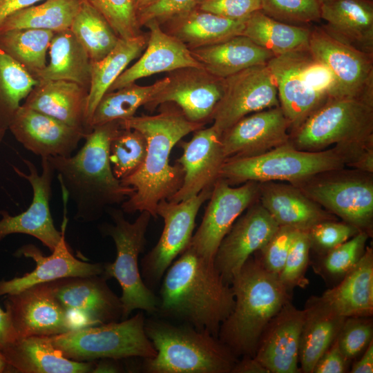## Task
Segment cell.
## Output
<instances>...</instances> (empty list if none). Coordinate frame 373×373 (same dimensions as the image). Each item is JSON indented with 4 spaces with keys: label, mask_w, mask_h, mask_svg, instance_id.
<instances>
[{
    "label": "cell",
    "mask_w": 373,
    "mask_h": 373,
    "mask_svg": "<svg viewBox=\"0 0 373 373\" xmlns=\"http://www.w3.org/2000/svg\"><path fill=\"white\" fill-rule=\"evenodd\" d=\"M14 256L32 259L36 267L21 276L0 280V296L15 294L41 283L72 276L101 275L104 271V263L84 262L72 254L66 242L65 231L60 242L48 256H44L41 250L32 244L21 246Z\"/></svg>",
    "instance_id": "d4e9b609"
},
{
    "label": "cell",
    "mask_w": 373,
    "mask_h": 373,
    "mask_svg": "<svg viewBox=\"0 0 373 373\" xmlns=\"http://www.w3.org/2000/svg\"><path fill=\"white\" fill-rule=\"evenodd\" d=\"M350 156V151L340 146L307 151L289 142L260 155L226 160L220 178L230 185L249 181L295 184L321 173L343 169Z\"/></svg>",
    "instance_id": "8992f818"
},
{
    "label": "cell",
    "mask_w": 373,
    "mask_h": 373,
    "mask_svg": "<svg viewBox=\"0 0 373 373\" xmlns=\"http://www.w3.org/2000/svg\"><path fill=\"white\" fill-rule=\"evenodd\" d=\"M146 140L137 130L121 128L111 140L109 159L116 178L121 180L136 172L146 153Z\"/></svg>",
    "instance_id": "7bdbcfd3"
},
{
    "label": "cell",
    "mask_w": 373,
    "mask_h": 373,
    "mask_svg": "<svg viewBox=\"0 0 373 373\" xmlns=\"http://www.w3.org/2000/svg\"><path fill=\"white\" fill-rule=\"evenodd\" d=\"M258 200L279 226L308 231L334 216L307 197L292 184L259 182Z\"/></svg>",
    "instance_id": "4316f807"
},
{
    "label": "cell",
    "mask_w": 373,
    "mask_h": 373,
    "mask_svg": "<svg viewBox=\"0 0 373 373\" xmlns=\"http://www.w3.org/2000/svg\"><path fill=\"white\" fill-rule=\"evenodd\" d=\"M246 19H229L195 7L160 25L164 32L193 50L242 35Z\"/></svg>",
    "instance_id": "1f68e13d"
},
{
    "label": "cell",
    "mask_w": 373,
    "mask_h": 373,
    "mask_svg": "<svg viewBox=\"0 0 373 373\" xmlns=\"http://www.w3.org/2000/svg\"><path fill=\"white\" fill-rule=\"evenodd\" d=\"M109 209L107 211L113 223L101 224L99 230L114 241L116 258L113 262L104 263L102 275L107 280L116 279L122 287V321L128 318L135 309L155 314L159 298L144 283L138 260L146 244L145 235L151 216L142 211L133 222H129L122 209Z\"/></svg>",
    "instance_id": "52a82bcc"
},
{
    "label": "cell",
    "mask_w": 373,
    "mask_h": 373,
    "mask_svg": "<svg viewBox=\"0 0 373 373\" xmlns=\"http://www.w3.org/2000/svg\"><path fill=\"white\" fill-rule=\"evenodd\" d=\"M17 338L8 312L0 307V348Z\"/></svg>",
    "instance_id": "680465c9"
},
{
    "label": "cell",
    "mask_w": 373,
    "mask_h": 373,
    "mask_svg": "<svg viewBox=\"0 0 373 373\" xmlns=\"http://www.w3.org/2000/svg\"><path fill=\"white\" fill-rule=\"evenodd\" d=\"M305 309L291 301L270 321L259 340L254 358L269 373H298Z\"/></svg>",
    "instance_id": "cb8c5ba5"
},
{
    "label": "cell",
    "mask_w": 373,
    "mask_h": 373,
    "mask_svg": "<svg viewBox=\"0 0 373 373\" xmlns=\"http://www.w3.org/2000/svg\"><path fill=\"white\" fill-rule=\"evenodd\" d=\"M0 350L14 372L88 373L93 372L96 362H78L66 358L47 336L17 338Z\"/></svg>",
    "instance_id": "83f0119b"
},
{
    "label": "cell",
    "mask_w": 373,
    "mask_h": 373,
    "mask_svg": "<svg viewBox=\"0 0 373 373\" xmlns=\"http://www.w3.org/2000/svg\"><path fill=\"white\" fill-rule=\"evenodd\" d=\"M147 41L148 35L144 33L127 39L119 38L115 46L104 58L91 62L90 83L86 107V121L90 131L89 122L99 100L128 65L141 55Z\"/></svg>",
    "instance_id": "d590c367"
},
{
    "label": "cell",
    "mask_w": 373,
    "mask_h": 373,
    "mask_svg": "<svg viewBox=\"0 0 373 373\" xmlns=\"http://www.w3.org/2000/svg\"><path fill=\"white\" fill-rule=\"evenodd\" d=\"M178 143L183 153L176 162L182 166L184 174L182 186L168 200L174 202L189 199L203 189L213 188L226 160L221 135L213 126L198 129L189 141Z\"/></svg>",
    "instance_id": "7402d4cb"
},
{
    "label": "cell",
    "mask_w": 373,
    "mask_h": 373,
    "mask_svg": "<svg viewBox=\"0 0 373 373\" xmlns=\"http://www.w3.org/2000/svg\"><path fill=\"white\" fill-rule=\"evenodd\" d=\"M308 51L331 72L337 97L357 98L373 104V53L339 40L323 26L311 28Z\"/></svg>",
    "instance_id": "7c38bea8"
},
{
    "label": "cell",
    "mask_w": 373,
    "mask_h": 373,
    "mask_svg": "<svg viewBox=\"0 0 373 373\" xmlns=\"http://www.w3.org/2000/svg\"><path fill=\"white\" fill-rule=\"evenodd\" d=\"M231 373H269V372L254 357L243 356L241 360H238Z\"/></svg>",
    "instance_id": "9f6ffc18"
},
{
    "label": "cell",
    "mask_w": 373,
    "mask_h": 373,
    "mask_svg": "<svg viewBox=\"0 0 373 373\" xmlns=\"http://www.w3.org/2000/svg\"><path fill=\"white\" fill-rule=\"evenodd\" d=\"M370 235L360 231L354 236L325 253L320 264L327 276L342 279L363 255Z\"/></svg>",
    "instance_id": "ee69618b"
},
{
    "label": "cell",
    "mask_w": 373,
    "mask_h": 373,
    "mask_svg": "<svg viewBox=\"0 0 373 373\" xmlns=\"http://www.w3.org/2000/svg\"><path fill=\"white\" fill-rule=\"evenodd\" d=\"M148 338L156 355L142 358L146 373H231L238 358L216 337L182 323L145 320Z\"/></svg>",
    "instance_id": "5b68a950"
},
{
    "label": "cell",
    "mask_w": 373,
    "mask_h": 373,
    "mask_svg": "<svg viewBox=\"0 0 373 373\" xmlns=\"http://www.w3.org/2000/svg\"><path fill=\"white\" fill-rule=\"evenodd\" d=\"M55 32L33 28L0 31V48L34 77L46 66Z\"/></svg>",
    "instance_id": "ab89813d"
},
{
    "label": "cell",
    "mask_w": 373,
    "mask_h": 373,
    "mask_svg": "<svg viewBox=\"0 0 373 373\" xmlns=\"http://www.w3.org/2000/svg\"><path fill=\"white\" fill-rule=\"evenodd\" d=\"M297 229L279 226L268 242L256 253L257 259L268 271L278 275L287 258Z\"/></svg>",
    "instance_id": "f907efd6"
},
{
    "label": "cell",
    "mask_w": 373,
    "mask_h": 373,
    "mask_svg": "<svg viewBox=\"0 0 373 373\" xmlns=\"http://www.w3.org/2000/svg\"><path fill=\"white\" fill-rule=\"evenodd\" d=\"M122 128L140 132L146 140L145 159L133 175L120 180L135 191L122 203L124 213L147 211L157 217L156 208L162 200H169L182 186L184 171L176 162L169 164L173 146L190 133L203 128L204 124L189 120L180 108H163L153 115L133 116L119 120Z\"/></svg>",
    "instance_id": "7a4b0ae2"
},
{
    "label": "cell",
    "mask_w": 373,
    "mask_h": 373,
    "mask_svg": "<svg viewBox=\"0 0 373 373\" xmlns=\"http://www.w3.org/2000/svg\"><path fill=\"white\" fill-rule=\"evenodd\" d=\"M261 11L278 21L297 26L321 20L318 0H260Z\"/></svg>",
    "instance_id": "7dc6e473"
},
{
    "label": "cell",
    "mask_w": 373,
    "mask_h": 373,
    "mask_svg": "<svg viewBox=\"0 0 373 373\" xmlns=\"http://www.w3.org/2000/svg\"><path fill=\"white\" fill-rule=\"evenodd\" d=\"M234 307L222 323L218 338L237 357H254L270 321L291 300L278 275L250 256L233 278Z\"/></svg>",
    "instance_id": "277c9868"
},
{
    "label": "cell",
    "mask_w": 373,
    "mask_h": 373,
    "mask_svg": "<svg viewBox=\"0 0 373 373\" xmlns=\"http://www.w3.org/2000/svg\"><path fill=\"white\" fill-rule=\"evenodd\" d=\"M311 28L274 19L258 10L245 21L242 35L274 57L308 49Z\"/></svg>",
    "instance_id": "8d00e7d4"
},
{
    "label": "cell",
    "mask_w": 373,
    "mask_h": 373,
    "mask_svg": "<svg viewBox=\"0 0 373 373\" xmlns=\"http://www.w3.org/2000/svg\"><path fill=\"white\" fill-rule=\"evenodd\" d=\"M42 0H0V23L10 15Z\"/></svg>",
    "instance_id": "6f0895ef"
},
{
    "label": "cell",
    "mask_w": 373,
    "mask_h": 373,
    "mask_svg": "<svg viewBox=\"0 0 373 373\" xmlns=\"http://www.w3.org/2000/svg\"><path fill=\"white\" fill-rule=\"evenodd\" d=\"M101 275L53 280L55 296L79 328L122 321L119 298Z\"/></svg>",
    "instance_id": "e0dca14e"
},
{
    "label": "cell",
    "mask_w": 373,
    "mask_h": 373,
    "mask_svg": "<svg viewBox=\"0 0 373 373\" xmlns=\"http://www.w3.org/2000/svg\"><path fill=\"white\" fill-rule=\"evenodd\" d=\"M318 1L321 3V4H322V3H325V2H327V1H328L329 0H318Z\"/></svg>",
    "instance_id": "e7e4bbea"
},
{
    "label": "cell",
    "mask_w": 373,
    "mask_h": 373,
    "mask_svg": "<svg viewBox=\"0 0 373 373\" xmlns=\"http://www.w3.org/2000/svg\"><path fill=\"white\" fill-rule=\"evenodd\" d=\"M343 169L321 173L292 184L330 213L371 236L372 173Z\"/></svg>",
    "instance_id": "30bf717a"
},
{
    "label": "cell",
    "mask_w": 373,
    "mask_h": 373,
    "mask_svg": "<svg viewBox=\"0 0 373 373\" xmlns=\"http://www.w3.org/2000/svg\"><path fill=\"white\" fill-rule=\"evenodd\" d=\"M8 129L27 150L41 157H68L86 133L21 105Z\"/></svg>",
    "instance_id": "603a6c76"
},
{
    "label": "cell",
    "mask_w": 373,
    "mask_h": 373,
    "mask_svg": "<svg viewBox=\"0 0 373 373\" xmlns=\"http://www.w3.org/2000/svg\"><path fill=\"white\" fill-rule=\"evenodd\" d=\"M196 7L233 20L247 19L261 10L260 0H200Z\"/></svg>",
    "instance_id": "816d5d0a"
},
{
    "label": "cell",
    "mask_w": 373,
    "mask_h": 373,
    "mask_svg": "<svg viewBox=\"0 0 373 373\" xmlns=\"http://www.w3.org/2000/svg\"><path fill=\"white\" fill-rule=\"evenodd\" d=\"M280 106L274 77L267 64L251 66L224 79L222 95L211 115L220 135L244 117Z\"/></svg>",
    "instance_id": "4fadbf2b"
},
{
    "label": "cell",
    "mask_w": 373,
    "mask_h": 373,
    "mask_svg": "<svg viewBox=\"0 0 373 373\" xmlns=\"http://www.w3.org/2000/svg\"><path fill=\"white\" fill-rule=\"evenodd\" d=\"M120 128L119 120L95 126L75 155L47 157L57 175L64 200L70 199L75 204L74 218L77 221L98 220L108 207L123 203L135 191L115 178L110 162V144Z\"/></svg>",
    "instance_id": "3957f363"
},
{
    "label": "cell",
    "mask_w": 373,
    "mask_h": 373,
    "mask_svg": "<svg viewBox=\"0 0 373 373\" xmlns=\"http://www.w3.org/2000/svg\"><path fill=\"white\" fill-rule=\"evenodd\" d=\"M84 0H46L15 12L0 23V31L43 29L55 32L69 29Z\"/></svg>",
    "instance_id": "f35d334b"
},
{
    "label": "cell",
    "mask_w": 373,
    "mask_h": 373,
    "mask_svg": "<svg viewBox=\"0 0 373 373\" xmlns=\"http://www.w3.org/2000/svg\"><path fill=\"white\" fill-rule=\"evenodd\" d=\"M70 29L91 62L104 58L119 39L105 18L84 0Z\"/></svg>",
    "instance_id": "b9f144b4"
},
{
    "label": "cell",
    "mask_w": 373,
    "mask_h": 373,
    "mask_svg": "<svg viewBox=\"0 0 373 373\" xmlns=\"http://www.w3.org/2000/svg\"><path fill=\"white\" fill-rule=\"evenodd\" d=\"M3 304L17 338L50 336L79 328L58 301L52 281L8 294Z\"/></svg>",
    "instance_id": "5bb4252c"
},
{
    "label": "cell",
    "mask_w": 373,
    "mask_h": 373,
    "mask_svg": "<svg viewBox=\"0 0 373 373\" xmlns=\"http://www.w3.org/2000/svg\"><path fill=\"white\" fill-rule=\"evenodd\" d=\"M158 0H133L136 15L148 8Z\"/></svg>",
    "instance_id": "94428289"
},
{
    "label": "cell",
    "mask_w": 373,
    "mask_h": 373,
    "mask_svg": "<svg viewBox=\"0 0 373 373\" xmlns=\"http://www.w3.org/2000/svg\"><path fill=\"white\" fill-rule=\"evenodd\" d=\"M339 348L336 338L316 363L313 373H345L350 364Z\"/></svg>",
    "instance_id": "db71d44e"
},
{
    "label": "cell",
    "mask_w": 373,
    "mask_h": 373,
    "mask_svg": "<svg viewBox=\"0 0 373 373\" xmlns=\"http://www.w3.org/2000/svg\"><path fill=\"white\" fill-rule=\"evenodd\" d=\"M307 50L274 57L267 66L276 82L278 97L291 132L298 128L329 99L317 92L304 73Z\"/></svg>",
    "instance_id": "ffe728a7"
},
{
    "label": "cell",
    "mask_w": 373,
    "mask_h": 373,
    "mask_svg": "<svg viewBox=\"0 0 373 373\" xmlns=\"http://www.w3.org/2000/svg\"><path fill=\"white\" fill-rule=\"evenodd\" d=\"M258 195L259 182L249 181L233 187L219 178L189 247L200 256L213 260L224 237L240 216L258 200Z\"/></svg>",
    "instance_id": "2e32d148"
},
{
    "label": "cell",
    "mask_w": 373,
    "mask_h": 373,
    "mask_svg": "<svg viewBox=\"0 0 373 373\" xmlns=\"http://www.w3.org/2000/svg\"><path fill=\"white\" fill-rule=\"evenodd\" d=\"M39 80L0 48V129L7 131Z\"/></svg>",
    "instance_id": "60d3db41"
},
{
    "label": "cell",
    "mask_w": 373,
    "mask_h": 373,
    "mask_svg": "<svg viewBox=\"0 0 373 373\" xmlns=\"http://www.w3.org/2000/svg\"><path fill=\"white\" fill-rule=\"evenodd\" d=\"M23 162L28 169V174L14 166L13 169L31 185L32 200L28 208L17 215L11 216L6 211H0L2 216L0 219V242L10 234H27L38 239L52 251L60 242L66 224L65 218L62 231H59L50 210L55 170L47 157H41V173L31 161L23 159Z\"/></svg>",
    "instance_id": "9a60e30c"
},
{
    "label": "cell",
    "mask_w": 373,
    "mask_h": 373,
    "mask_svg": "<svg viewBox=\"0 0 373 373\" xmlns=\"http://www.w3.org/2000/svg\"><path fill=\"white\" fill-rule=\"evenodd\" d=\"M258 200L236 220L214 256L216 268L229 285L247 259L258 251L279 227Z\"/></svg>",
    "instance_id": "d6986e66"
},
{
    "label": "cell",
    "mask_w": 373,
    "mask_h": 373,
    "mask_svg": "<svg viewBox=\"0 0 373 373\" xmlns=\"http://www.w3.org/2000/svg\"><path fill=\"white\" fill-rule=\"evenodd\" d=\"M145 320L141 310L130 318L73 329L50 339L64 356L78 362L152 358L156 350L146 334Z\"/></svg>",
    "instance_id": "9c48e42d"
},
{
    "label": "cell",
    "mask_w": 373,
    "mask_h": 373,
    "mask_svg": "<svg viewBox=\"0 0 373 373\" xmlns=\"http://www.w3.org/2000/svg\"><path fill=\"white\" fill-rule=\"evenodd\" d=\"M49 64L36 75L40 80H65L89 90L91 61L70 29L55 32L49 46Z\"/></svg>",
    "instance_id": "e575fe53"
},
{
    "label": "cell",
    "mask_w": 373,
    "mask_h": 373,
    "mask_svg": "<svg viewBox=\"0 0 373 373\" xmlns=\"http://www.w3.org/2000/svg\"><path fill=\"white\" fill-rule=\"evenodd\" d=\"M161 282L155 314L218 336L235 299L231 285L224 282L213 260L188 246L169 266Z\"/></svg>",
    "instance_id": "6da1fadb"
},
{
    "label": "cell",
    "mask_w": 373,
    "mask_h": 373,
    "mask_svg": "<svg viewBox=\"0 0 373 373\" xmlns=\"http://www.w3.org/2000/svg\"><path fill=\"white\" fill-rule=\"evenodd\" d=\"M167 76L168 84L144 107L153 111L159 105L174 103L191 122L205 124L211 121L223 93L224 79L197 67L180 68Z\"/></svg>",
    "instance_id": "ac0fdd59"
},
{
    "label": "cell",
    "mask_w": 373,
    "mask_h": 373,
    "mask_svg": "<svg viewBox=\"0 0 373 373\" xmlns=\"http://www.w3.org/2000/svg\"><path fill=\"white\" fill-rule=\"evenodd\" d=\"M322 26L330 35L357 49L373 53V1L329 0L321 4Z\"/></svg>",
    "instance_id": "f546056e"
},
{
    "label": "cell",
    "mask_w": 373,
    "mask_h": 373,
    "mask_svg": "<svg viewBox=\"0 0 373 373\" xmlns=\"http://www.w3.org/2000/svg\"><path fill=\"white\" fill-rule=\"evenodd\" d=\"M289 128L280 106L249 114L222 133L225 158L257 155L287 144Z\"/></svg>",
    "instance_id": "44dd1931"
},
{
    "label": "cell",
    "mask_w": 373,
    "mask_h": 373,
    "mask_svg": "<svg viewBox=\"0 0 373 373\" xmlns=\"http://www.w3.org/2000/svg\"><path fill=\"white\" fill-rule=\"evenodd\" d=\"M213 189H203L179 202L164 199L157 204L156 213L163 219L164 228L157 244L140 265L142 278L153 291L175 259L188 247L197 214L202 204L209 199Z\"/></svg>",
    "instance_id": "8fae6325"
},
{
    "label": "cell",
    "mask_w": 373,
    "mask_h": 373,
    "mask_svg": "<svg viewBox=\"0 0 373 373\" xmlns=\"http://www.w3.org/2000/svg\"><path fill=\"white\" fill-rule=\"evenodd\" d=\"M149 29L147 44L140 58L126 68L107 92L113 91L151 75L186 68H203L183 43L163 30L155 21L144 24Z\"/></svg>",
    "instance_id": "484cf974"
},
{
    "label": "cell",
    "mask_w": 373,
    "mask_h": 373,
    "mask_svg": "<svg viewBox=\"0 0 373 373\" xmlns=\"http://www.w3.org/2000/svg\"><path fill=\"white\" fill-rule=\"evenodd\" d=\"M3 372H14V370L8 364L3 354L0 350V373Z\"/></svg>",
    "instance_id": "6125c7cd"
},
{
    "label": "cell",
    "mask_w": 373,
    "mask_h": 373,
    "mask_svg": "<svg viewBox=\"0 0 373 373\" xmlns=\"http://www.w3.org/2000/svg\"><path fill=\"white\" fill-rule=\"evenodd\" d=\"M168 76L149 86L135 82L106 93L97 104L89 122L90 129L111 122L135 115L137 109L148 104L169 83Z\"/></svg>",
    "instance_id": "74e56055"
},
{
    "label": "cell",
    "mask_w": 373,
    "mask_h": 373,
    "mask_svg": "<svg viewBox=\"0 0 373 373\" xmlns=\"http://www.w3.org/2000/svg\"><path fill=\"white\" fill-rule=\"evenodd\" d=\"M115 359H101L98 363L95 362L93 373L95 372H121L123 369L115 362Z\"/></svg>",
    "instance_id": "91938a15"
},
{
    "label": "cell",
    "mask_w": 373,
    "mask_h": 373,
    "mask_svg": "<svg viewBox=\"0 0 373 373\" xmlns=\"http://www.w3.org/2000/svg\"><path fill=\"white\" fill-rule=\"evenodd\" d=\"M372 336L371 317H346L336 340L344 356L352 362L365 351Z\"/></svg>",
    "instance_id": "c3c4849f"
},
{
    "label": "cell",
    "mask_w": 373,
    "mask_h": 373,
    "mask_svg": "<svg viewBox=\"0 0 373 373\" xmlns=\"http://www.w3.org/2000/svg\"><path fill=\"white\" fill-rule=\"evenodd\" d=\"M88 90L65 80H40L21 105L88 133L86 107Z\"/></svg>",
    "instance_id": "f1b7e54d"
},
{
    "label": "cell",
    "mask_w": 373,
    "mask_h": 373,
    "mask_svg": "<svg viewBox=\"0 0 373 373\" xmlns=\"http://www.w3.org/2000/svg\"><path fill=\"white\" fill-rule=\"evenodd\" d=\"M360 358L353 362L349 372L372 373L373 372V341L365 351L359 356Z\"/></svg>",
    "instance_id": "11a10c76"
},
{
    "label": "cell",
    "mask_w": 373,
    "mask_h": 373,
    "mask_svg": "<svg viewBox=\"0 0 373 373\" xmlns=\"http://www.w3.org/2000/svg\"><path fill=\"white\" fill-rule=\"evenodd\" d=\"M200 0H158L137 15L140 28L155 20L160 24L195 8Z\"/></svg>",
    "instance_id": "f5cc1de1"
},
{
    "label": "cell",
    "mask_w": 373,
    "mask_h": 373,
    "mask_svg": "<svg viewBox=\"0 0 373 373\" xmlns=\"http://www.w3.org/2000/svg\"><path fill=\"white\" fill-rule=\"evenodd\" d=\"M310 249L308 231L297 230L283 267L278 275L280 282L290 291L296 287L305 288L309 284L305 274L309 260Z\"/></svg>",
    "instance_id": "f6af8a7d"
},
{
    "label": "cell",
    "mask_w": 373,
    "mask_h": 373,
    "mask_svg": "<svg viewBox=\"0 0 373 373\" xmlns=\"http://www.w3.org/2000/svg\"><path fill=\"white\" fill-rule=\"evenodd\" d=\"M6 131L0 129V144L2 142Z\"/></svg>",
    "instance_id": "be15d7a7"
},
{
    "label": "cell",
    "mask_w": 373,
    "mask_h": 373,
    "mask_svg": "<svg viewBox=\"0 0 373 373\" xmlns=\"http://www.w3.org/2000/svg\"><path fill=\"white\" fill-rule=\"evenodd\" d=\"M289 143L307 151L373 144V104L357 98L329 99L289 133Z\"/></svg>",
    "instance_id": "ba28073f"
},
{
    "label": "cell",
    "mask_w": 373,
    "mask_h": 373,
    "mask_svg": "<svg viewBox=\"0 0 373 373\" xmlns=\"http://www.w3.org/2000/svg\"><path fill=\"white\" fill-rule=\"evenodd\" d=\"M108 21L118 37L130 39L141 35L133 0H84Z\"/></svg>",
    "instance_id": "bcb514c9"
},
{
    "label": "cell",
    "mask_w": 373,
    "mask_h": 373,
    "mask_svg": "<svg viewBox=\"0 0 373 373\" xmlns=\"http://www.w3.org/2000/svg\"><path fill=\"white\" fill-rule=\"evenodd\" d=\"M304 309L299 370L300 372L313 373L318 359L336 338L345 317L337 314L318 296L310 297Z\"/></svg>",
    "instance_id": "836d02e7"
},
{
    "label": "cell",
    "mask_w": 373,
    "mask_h": 373,
    "mask_svg": "<svg viewBox=\"0 0 373 373\" xmlns=\"http://www.w3.org/2000/svg\"><path fill=\"white\" fill-rule=\"evenodd\" d=\"M343 317H372L373 314V250L366 247L357 264L335 287L319 296Z\"/></svg>",
    "instance_id": "4dcf8cb0"
},
{
    "label": "cell",
    "mask_w": 373,
    "mask_h": 373,
    "mask_svg": "<svg viewBox=\"0 0 373 373\" xmlns=\"http://www.w3.org/2000/svg\"><path fill=\"white\" fill-rule=\"evenodd\" d=\"M307 231L311 248L324 255L361 231L345 222L329 220L313 226Z\"/></svg>",
    "instance_id": "681fc988"
},
{
    "label": "cell",
    "mask_w": 373,
    "mask_h": 373,
    "mask_svg": "<svg viewBox=\"0 0 373 373\" xmlns=\"http://www.w3.org/2000/svg\"><path fill=\"white\" fill-rule=\"evenodd\" d=\"M191 52L207 72L222 79L251 66L267 64L274 57L242 35Z\"/></svg>",
    "instance_id": "d6a6232c"
}]
</instances>
